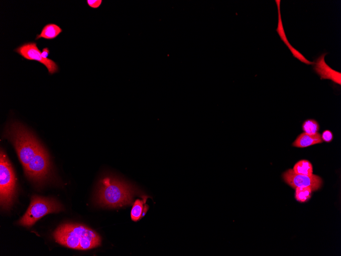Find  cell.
<instances>
[{"mask_svg": "<svg viewBox=\"0 0 341 256\" xmlns=\"http://www.w3.org/2000/svg\"><path fill=\"white\" fill-rule=\"evenodd\" d=\"M53 237L59 244L75 249L88 250L101 244L98 233L80 224H63L55 231Z\"/></svg>", "mask_w": 341, "mask_h": 256, "instance_id": "cell-1", "label": "cell"}, {"mask_svg": "<svg viewBox=\"0 0 341 256\" xmlns=\"http://www.w3.org/2000/svg\"><path fill=\"white\" fill-rule=\"evenodd\" d=\"M7 136L14 144L24 172L45 149L33 134L20 123L10 124Z\"/></svg>", "mask_w": 341, "mask_h": 256, "instance_id": "cell-2", "label": "cell"}, {"mask_svg": "<svg viewBox=\"0 0 341 256\" xmlns=\"http://www.w3.org/2000/svg\"><path fill=\"white\" fill-rule=\"evenodd\" d=\"M134 191L127 182L113 177H106L99 184L97 203L110 208L123 207L131 203Z\"/></svg>", "mask_w": 341, "mask_h": 256, "instance_id": "cell-3", "label": "cell"}, {"mask_svg": "<svg viewBox=\"0 0 341 256\" xmlns=\"http://www.w3.org/2000/svg\"><path fill=\"white\" fill-rule=\"evenodd\" d=\"M16 179L10 161L4 151L0 153V202L6 210L13 204L16 192Z\"/></svg>", "mask_w": 341, "mask_h": 256, "instance_id": "cell-4", "label": "cell"}, {"mask_svg": "<svg viewBox=\"0 0 341 256\" xmlns=\"http://www.w3.org/2000/svg\"><path fill=\"white\" fill-rule=\"evenodd\" d=\"M63 209V207L53 199L34 196L27 212L18 223L22 226L29 228L44 216L58 212Z\"/></svg>", "mask_w": 341, "mask_h": 256, "instance_id": "cell-5", "label": "cell"}, {"mask_svg": "<svg viewBox=\"0 0 341 256\" xmlns=\"http://www.w3.org/2000/svg\"><path fill=\"white\" fill-rule=\"evenodd\" d=\"M15 51L24 59L37 61L43 64L46 66L50 74L52 75L59 71L58 66L55 61L42 56V51L38 47L37 43H25L17 48Z\"/></svg>", "mask_w": 341, "mask_h": 256, "instance_id": "cell-6", "label": "cell"}, {"mask_svg": "<svg viewBox=\"0 0 341 256\" xmlns=\"http://www.w3.org/2000/svg\"><path fill=\"white\" fill-rule=\"evenodd\" d=\"M285 182L294 189L302 187L311 188L313 191L319 190L322 186V179L316 175L306 176L295 174L289 169L283 175Z\"/></svg>", "mask_w": 341, "mask_h": 256, "instance_id": "cell-7", "label": "cell"}, {"mask_svg": "<svg viewBox=\"0 0 341 256\" xmlns=\"http://www.w3.org/2000/svg\"><path fill=\"white\" fill-rule=\"evenodd\" d=\"M327 53L320 55L313 63V69L318 74L321 79H329L339 85L341 84V73L331 69L325 61V57Z\"/></svg>", "mask_w": 341, "mask_h": 256, "instance_id": "cell-8", "label": "cell"}, {"mask_svg": "<svg viewBox=\"0 0 341 256\" xmlns=\"http://www.w3.org/2000/svg\"><path fill=\"white\" fill-rule=\"evenodd\" d=\"M322 142L321 136L319 133L310 135L304 133L298 136L293 145L296 147L304 148Z\"/></svg>", "mask_w": 341, "mask_h": 256, "instance_id": "cell-9", "label": "cell"}, {"mask_svg": "<svg viewBox=\"0 0 341 256\" xmlns=\"http://www.w3.org/2000/svg\"><path fill=\"white\" fill-rule=\"evenodd\" d=\"M63 31L60 26L55 24H48L43 27L41 34L37 35L36 40H38L40 39L54 40L63 33Z\"/></svg>", "mask_w": 341, "mask_h": 256, "instance_id": "cell-10", "label": "cell"}, {"mask_svg": "<svg viewBox=\"0 0 341 256\" xmlns=\"http://www.w3.org/2000/svg\"><path fill=\"white\" fill-rule=\"evenodd\" d=\"M147 199V198L145 197L142 200L135 201L131 211V218L133 221H139L146 214L149 209V206L146 205Z\"/></svg>", "mask_w": 341, "mask_h": 256, "instance_id": "cell-11", "label": "cell"}, {"mask_svg": "<svg viewBox=\"0 0 341 256\" xmlns=\"http://www.w3.org/2000/svg\"><path fill=\"white\" fill-rule=\"evenodd\" d=\"M293 172L298 175L311 176L313 175V168L312 164L307 160H301L294 166Z\"/></svg>", "mask_w": 341, "mask_h": 256, "instance_id": "cell-12", "label": "cell"}, {"mask_svg": "<svg viewBox=\"0 0 341 256\" xmlns=\"http://www.w3.org/2000/svg\"><path fill=\"white\" fill-rule=\"evenodd\" d=\"M312 190L309 187L297 188L295 192V199L300 203H304L311 198Z\"/></svg>", "mask_w": 341, "mask_h": 256, "instance_id": "cell-13", "label": "cell"}, {"mask_svg": "<svg viewBox=\"0 0 341 256\" xmlns=\"http://www.w3.org/2000/svg\"><path fill=\"white\" fill-rule=\"evenodd\" d=\"M302 128L304 133L310 135L318 133L319 130L318 123L312 119L305 121L303 124Z\"/></svg>", "mask_w": 341, "mask_h": 256, "instance_id": "cell-14", "label": "cell"}, {"mask_svg": "<svg viewBox=\"0 0 341 256\" xmlns=\"http://www.w3.org/2000/svg\"><path fill=\"white\" fill-rule=\"evenodd\" d=\"M102 3V0H87V4L88 6L93 9H97L100 7Z\"/></svg>", "mask_w": 341, "mask_h": 256, "instance_id": "cell-15", "label": "cell"}, {"mask_svg": "<svg viewBox=\"0 0 341 256\" xmlns=\"http://www.w3.org/2000/svg\"><path fill=\"white\" fill-rule=\"evenodd\" d=\"M321 138L323 141L326 142H330L333 139V135L330 131H325L323 132Z\"/></svg>", "mask_w": 341, "mask_h": 256, "instance_id": "cell-16", "label": "cell"}, {"mask_svg": "<svg viewBox=\"0 0 341 256\" xmlns=\"http://www.w3.org/2000/svg\"><path fill=\"white\" fill-rule=\"evenodd\" d=\"M50 50L48 48H44L43 49L42 51V55L45 58H48V56L50 54Z\"/></svg>", "mask_w": 341, "mask_h": 256, "instance_id": "cell-17", "label": "cell"}]
</instances>
